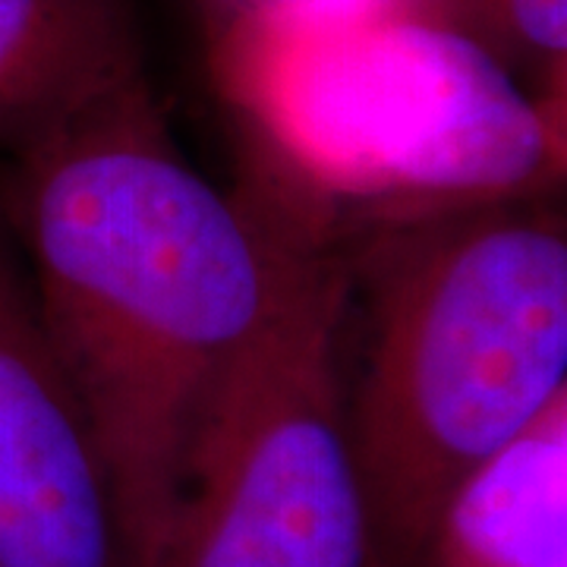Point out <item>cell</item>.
<instances>
[{"instance_id":"cell-3","label":"cell","mask_w":567,"mask_h":567,"mask_svg":"<svg viewBox=\"0 0 567 567\" xmlns=\"http://www.w3.org/2000/svg\"><path fill=\"white\" fill-rule=\"evenodd\" d=\"M357 240L347 423L388 558L416 567L447 498L567 398L565 218L539 196Z\"/></svg>"},{"instance_id":"cell-4","label":"cell","mask_w":567,"mask_h":567,"mask_svg":"<svg viewBox=\"0 0 567 567\" xmlns=\"http://www.w3.org/2000/svg\"><path fill=\"white\" fill-rule=\"evenodd\" d=\"M347 306L341 249L306 240L148 567H394L347 423Z\"/></svg>"},{"instance_id":"cell-7","label":"cell","mask_w":567,"mask_h":567,"mask_svg":"<svg viewBox=\"0 0 567 567\" xmlns=\"http://www.w3.org/2000/svg\"><path fill=\"white\" fill-rule=\"evenodd\" d=\"M416 567H567V398L447 498Z\"/></svg>"},{"instance_id":"cell-1","label":"cell","mask_w":567,"mask_h":567,"mask_svg":"<svg viewBox=\"0 0 567 567\" xmlns=\"http://www.w3.org/2000/svg\"><path fill=\"white\" fill-rule=\"evenodd\" d=\"M0 212L107 466L126 567H148L189 454L312 237L205 181L148 76L3 158Z\"/></svg>"},{"instance_id":"cell-6","label":"cell","mask_w":567,"mask_h":567,"mask_svg":"<svg viewBox=\"0 0 567 567\" xmlns=\"http://www.w3.org/2000/svg\"><path fill=\"white\" fill-rule=\"evenodd\" d=\"M142 76L130 0H0V162Z\"/></svg>"},{"instance_id":"cell-5","label":"cell","mask_w":567,"mask_h":567,"mask_svg":"<svg viewBox=\"0 0 567 567\" xmlns=\"http://www.w3.org/2000/svg\"><path fill=\"white\" fill-rule=\"evenodd\" d=\"M0 567H126L92 425L0 230Z\"/></svg>"},{"instance_id":"cell-2","label":"cell","mask_w":567,"mask_h":567,"mask_svg":"<svg viewBox=\"0 0 567 567\" xmlns=\"http://www.w3.org/2000/svg\"><path fill=\"white\" fill-rule=\"evenodd\" d=\"M212 76L278 186L268 205L322 244L539 199L565 174V107L394 3L227 17L212 25Z\"/></svg>"},{"instance_id":"cell-8","label":"cell","mask_w":567,"mask_h":567,"mask_svg":"<svg viewBox=\"0 0 567 567\" xmlns=\"http://www.w3.org/2000/svg\"><path fill=\"white\" fill-rule=\"evenodd\" d=\"M391 3L473 41L539 102L565 107L567 0H391Z\"/></svg>"},{"instance_id":"cell-9","label":"cell","mask_w":567,"mask_h":567,"mask_svg":"<svg viewBox=\"0 0 567 567\" xmlns=\"http://www.w3.org/2000/svg\"><path fill=\"white\" fill-rule=\"evenodd\" d=\"M212 13V25L215 22L227 20V17H237L244 10H259V7H290V3H365V0H203ZM391 3V0H382Z\"/></svg>"}]
</instances>
